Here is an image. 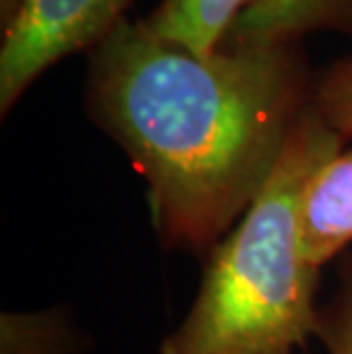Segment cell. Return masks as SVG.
I'll return each instance as SVG.
<instances>
[{
	"label": "cell",
	"mask_w": 352,
	"mask_h": 354,
	"mask_svg": "<svg viewBox=\"0 0 352 354\" xmlns=\"http://www.w3.org/2000/svg\"><path fill=\"white\" fill-rule=\"evenodd\" d=\"M343 145L311 103L263 190L208 254L197 297L160 343V354H295L306 348L318 325L320 270L299 247V197Z\"/></svg>",
	"instance_id": "cell-2"
},
{
	"label": "cell",
	"mask_w": 352,
	"mask_h": 354,
	"mask_svg": "<svg viewBox=\"0 0 352 354\" xmlns=\"http://www.w3.org/2000/svg\"><path fill=\"white\" fill-rule=\"evenodd\" d=\"M133 0H24L3 28L0 115L7 117L26 89L80 50H92L122 24Z\"/></svg>",
	"instance_id": "cell-3"
},
{
	"label": "cell",
	"mask_w": 352,
	"mask_h": 354,
	"mask_svg": "<svg viewBox=\"0 0 352 354\" xmlns=\"http://www.w3.org/2000/svg\"><path fill=\"white\" fill-rule=\"evenodd\" d=\"M318 30L352 35V0H259L236 21L220 48L304 39Z\"/></svg>",
	"instance_id": "cell-5"
},
{
	"label": "cell",
	"mask_w": 352,
	"mask_h": 354,
	"mask_svg": "<svg viewBox=\"0 0 352 354\" xmlns=\"http://www.w3.org/2000/svg\"><path fill=\"white\" fill-rule=\"evenodd\" d=\"M257 3L259 0H160L142 21L158 39L197 57H211L236 21Z\"/></svg>",
	"instance_id": "cell-6"
},
{
	"label": "cell",
	"mask_w": 352,
	"mask_h": 354,
	"mask_svg": "<svg viewBox=\"0 0 352 354\" xmlns=\"http://www.w3.org/2000/svg\"><path fill=\"white\" fill-rule=\"evenodd\" d=\"M313 105L332 131L352 140V57L334 59L316 71Z\"/></svg>",
	"instance_id": "cell-8"
},
{
	"label": "cell",
	"mask_w": 352,
	"mask_h": 354,
	"mask_svg": "<svg viewBox=\"0 0 352 354\" xmlns=\"http://www.w3.org/2000/svg\"><path fill=\"white\" fill-rule=\"evenodd\" d=\"M339 286L318 308L316 338L327 354H352V254L339 266Z\"/></svg>",
	"instance_id": "cell-9"
},
{
	"label": "cell",
	"mask_w": 352,
	"mask_h": 354,
	"mask_svg": "<svg viewBox=\"0 0 352 354\" xmlns=\"http://www.w3.org/2000/svg\"><path fill=\"white\" fill-rule=\"evenodd\" d=\"M78 338L62 311L5 313L0 354H76Z\"/></svg>",
	"instance_id": "cell-7"
},
{
	"label": "cell",
	"mask_w": 352,
	"mask_h": 354,
	"mask_svg": "<svg viewBox=\"0 0 352 354\" xmlns=\"http://www.w3.org/2000/svg\"><path fill=\"white\" fill-rule=\"evenodd\" d=\"M299 247L323 270L352 243V149L329 158L306 180L297 210Z\"/></svg>",
	"instance_id": "cell-4"
},
{
	"label": "cell",
	"mask_w": 352,
	"mask_h": 354,
	"mask_svg": "<svg viewBox=\"0 0 352 354\" xmlns=\"http://www.w3.org/2000/svg\"><path fill=\"white\" fill-rule=\"evenodd\" d=\"M87 55L85 112L147 180L160 245L208 259L311 108L302 39L197 57L124 19Z\"/></svg>",
	"instance_id": "cell-1"
},
{
	"label": "cell",
	"mask_w": 352,
	"mask_h": 354,
	"mask_svg": "<svg viewBox=\"0 0 352 354\" xmlns=\"http://www.w3.org/2000/svg\"><path fill=\"white\" fill-rule=\"evenodd\" d=\"M24 0H0V26H7L14 19V14L19 12V7Z\"/></svg>",
	"instance_id": "cell-10"
}]
</instances>
